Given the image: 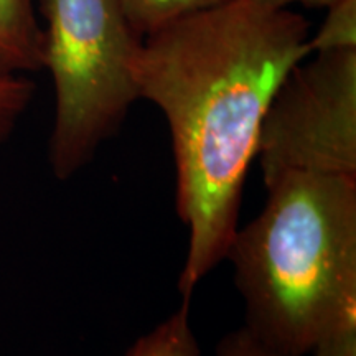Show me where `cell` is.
<instances>
[{
	"label": "cell",
	"mask_w": 356,
	"mask_h": 356,
	"mask_svg": "<svg viewBox=\"0 0 356 356\" xmlns=\"http://www.w3.org/2000/svg\"><path fill=\"white\" fill-rule=\"evenodd\" d=\"M309 24L289 8L228 0L142 40L131 71L162 111L175 160L177 215L188 229L181 299L225 261L262 119L287 74L310 56Z\"/></svg>",
	"instance_id": "obj_1"
},
{
	"label": "cell",
	"mask_w": 356,
	"mask_h": 356,
	"mask_svg": "<svg viewBox=\"0 0 356 356\" xmlns=\"http://www.w3.org/2000/svg\"><path fill=\"white\" fill-rule=\"evenodd\" d=\"M262 210L226 257L244 328L280 356H305L356 296V177L293 172L266 185Z\"/></svg>",
	"instance_id": "obj_2"
},
{
	"label": "cell",
	"mask_w": 356,
	"mask_h": 356,
	"mask_svg": "<svg viewBox=\"0 0 356 356\" xmlns=\"http://www.w3.org/2000/svg\"><path fill=\"white\" fill-rule=\"evenodd\" d=\"M55 86L48 162L58 180L89 165L139 99L131 63L142 40L115 0H40Z\"/></svg>",
	"instance_id": "obj_3"
},
{
	"label": "cell",
	"mask_w": 356,
	"mask_h": 356,
	"mask_svg": "<svg viewBox=\"0 0 356 356\" xmlns=\"http://www.w3.org/2000/svg\"><path fill=\"white\" fill-rule=\"evenodd\" d=\"M256 159L269 185L286 173L356 177V48L314 53L262 119Z\"/></svg>",
	"instance_id": "obj_4"
},
{
	"label": "cell",
	"mask_w": 356,
	"mask_h": 356,
	"mask_svg": "<svg viewBox=\"0 0 356 356\" xmlns=\"http://www.w3.org/2000/svg\"><path fill=\"white\" fill-rule=\"evenodd\" d=\"M44 66V33L32 0H0V76L35 73Z\"/></svg>",
	"instance_id": "obj_5"
},
{
	"label": "cell",
	"mask_w": 356,
	"mask_h": 356,
	"mask_svg": "<svg viewBox=\"0 0 356 356\" xmlns=\"http://www.w3.org/2000/svg\"><path fill=\"white\" fill-rule=\"evenodd\" d=\"M124 356H200V345L191 328L190 302L181 300L157 327L137 338Z\"/></svg>",
	"instance_id": "obj_6"
},
{
	"label": "cell",
	"mask_w": 356,
	"mask_h": 356,
	"mask_svg": "<svg viewBox=\"0 0 356 356\" xmlns=\"http://www.w3.org/2000/svg\"><path fill=\"white\" fill-rule=\"evenodd\" d=\"M122 15L140 38L165 29L173 22L228 0H115Z\"/></svg>",
	"instance_id": "obj_7"
},
{
	"label": "cell",
	"mask_w": 356,
	"mask_h": 356,
	"mask_svg": "<svg viewBox=\"0 0 356 356\" xmlns=\"http://www.w3.org/2000/svg\"><path fill=\"white\" fill-rule=\"evenodd\" d=\"M309 47L312 55L356 48V0H338L328 7L323 24L309 38Z\"/></svg>",
	"instance_id": "obj_8"
},
{
	"label": "cell",
	"mask_w": 356,
	"mask_h": 356,
	"mask_svg": "<svg viewBox=\"0 0 356 356\" xmlns=\"http://www.w3.org/2000/svg\"><path fill=\"white\" fill-rule=\"evenodd\" d=\"M312 356H356V296H351L318 333Z\"/></svg>",
	"instance_id": "obj_9"
},
{
	"label": "cell",
	"mask_w": 356,
	"mask_h": 356,
	"mask_svg": "<svg viewBox=\"0 0 356 356\" xmlns=\"http://www.w3.org/2000/svg\"><path fill=\"white\" fill-rule=\"evenodd\" d=\"M33 96L35 84L24 74L0 76V145L6 144L15 131Z\"/></svg>",
	"instance_id": "obj_10"
},
{
	"label": "cell",
	"mask_w": 356,
	"mask_h": 356,
	"mask_svg": "<svg viewBox=\"0 0 356 356\" xmlns=\"http://www.w3.org/2000/svg\"><path fill=\"white\" fill-rule=\"evenodd\" d=\"M216 356H280L261 343L246 328L225 335L216 346Z\"/></svg>",
	"instance_id": "obj_11"
},
{
	"label": "cell",
	"mask_w": 356,
	"mask_h": 356,
	"mask_svg": "<svg viewBox=\"0 0 356 356\" xmlns=\"http://www.w3.org/2000/svg\"><path fill=\"white\" fill-rule=\"evenodd\" d=\"M252 2L262 8H267V10H284V8L293 6V3H299V6L304 7L328 8L338 0H252Z\"/></svg>",
	"instance_id": "obj_12"
}]
</instances>
